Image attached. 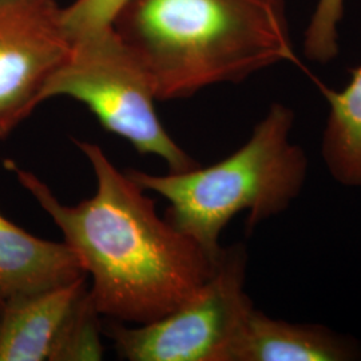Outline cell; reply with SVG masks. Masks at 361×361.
<instances>
[{
  "instance_id": "obj_5",
  "label": "cell",
  "mask_w": 361,
  "mask_h": 361,
  "mask_svg": "<svg viewBox=\"0 0 361 361\" xmlns=\"http://www.w3.org/2000/svg\"><path fill=\"white\" fill-rule=\"evenodd\" d=\"M245 276V247L222 249L207 283L178 308L134 326L113 320L106 335L125 360L226 361L233 338L253 308Z\"/></svg>"
},
{
  "instance_id": "obj_7",
  "label": "cell",
  "mask_w": 361,
  "mask_h": 361,
  "mask_svg": "<svg viewBox=\"0 0 361 361\" xmlns=\"http://www.w3.org/2000/svg\"><path fill=\"white\" fill-rule=\"evenodd\" d=\"M86 277L6 301L0 312V361H62L90 296Z\"/></svg>"
},
{
  "instance_id": "obj_12",
  "label": "cell",
  "mask_w": 361,
  "mask_h": 361,
  "mask_svg": "<svg viewBox=\"0 0 361 361\" xmlns=\"http://www.w3.org/2000/svg\"><path fill=\"white\" fill-rule=\"evenodd\" d=\"M126 0H75L63 8L65 26L73 40L111 26Z\"/></svg>"
},
{
  "instance_id": "obj_10",
  "label": "cell",
  "mask_w": 361,
  "mask_h": 361,
  "mask_svg": "<svg viewBox=\"0 0 361 361\" xmlns=\"http://www.w3.org/2000/svg\"><path fill=\"white\" fill-rule=\"evenodd\" d=\"M319 89L329 106L322 145L325 165L341 185L361 188V65L350 70L344 89L322 83Z\"/></svg>"
},
{
  "instance_id": "obj_6",
  "label": "cell",
  "mask_w": 361,
  "mask_h": 361,
  "mask_svg": "<svg viewBox=\"0 0 361 361\" xmlns=\"http://www.w3.org/2000/svg\"><path fill=\"white\" fill-rule=\"evenodd\" d=\"M71 47L56 0H0V140L43 104Z\"/></svg>"
},
{
  "instance_id": "obj_3",
  "label": "cell",
  "mask_w": 361,
  "mask_h": 361,
  "mask_svg": "<svg viewBox=\"0 0 361 361\" xmlns=\"http://www.w3.org/2000/svg\"><path fill=\"white\" fill-rule=\"evenodd\" d=\"M293 121L292 109L273 104L245 145L214 165L162 176L135 169L126 173L143 190L165 198V219L216 261L219 235L240 212H247L246 229L252 232L301 192L308 159L290 141Z\"/></svg>"
},
{
  "instance_id": "obj_4",
  "label": "cell",
  "mask_w": 361,
  "mask_h": 361,
  "mask_svg": "<svg viewBox=\"0 0 361 361\" xmlns=\"http://www.w3.org/2000/svg\"><path fill=\"white\" fill-rule=\"evenodd\" d=\"M56 97L86 104L109 133L126 140L140 154L159 157L171 173L200 166L162 126L149 74L111 26L73 40L42 101Z\"/></svg>"
},
{
  "instance_id": "obj_8",
  "label": "cell",
  "mask_w": 361,
  "mask_h": 361,
  "mask_svg": "<svg viewBox=\"0 0 361 361\" xmlns=\"http://www.w3.org/2000/svg\"><path fill=\"white\" fill-rule=\"evenodd\" d=\"M360 357L349 338L322 325L273 320L249 310L226 355V361H347Z\"/></svg>"
},
{
  "instance_id": "obj_9",
  "label": "cell",
  "mask_w": 361,
  "mask_h": 361,
  "mask_svg": "<svg viewBox=\"0 0 361 361\" xmlns=\"http://www.w3.org/2000/svg\"><path fill=\"white\" fill-rule=\"evenodd\" d=\"M87 276L63 243L35 237L0 213V298L3 304Z\"/></svg>"
},
{
  "instance_id": "obj_11",
  "label": "cell",
  "mask_w": 361,
  "mask_h": 361,
  "mask_svg": "<svg viewBox=\"0 0 361 361\" xmlns=\"http://www.w3.org/2000/svg\"><path fill=\"white\" fill-rule=\"evenodd\" d=\"M344 3L345 0H317L302 42L304 54L312 62L325 65L337 56Z\"/></svg>"
},
{
  "instance_id": "obj_1",
  "label": "cell",
  "mask_w": 361,
  "mask_h": 361,
  "mask_svg": "<svg viewBox=\"0 0 361 361\" xmlns=\"http://www.w3.org/2000/svg\"><path fill=\"white\" fill-rule=\"evenodd\" d=\"M97 178V192L77 205L61 202L32 171L4 168L55 222L91 277L101 316L140 325L178 308L207 283L216 261L193 238L161 219L147 192L94 142L74 140Z\"/></svg>"
},
{
  "instance_id": "obj_13",
  "label": "cell",
  "mask_w": 361,
  "mask_h": 361,
  "mask_svg": "<svg viewBox=\"0 0 361 361\" xmlns=\"http://www.w3.org/2000/svg\"><path fill=\"white\" fill-rule=\"evenodd\" d=\"M1 308H3V301H1V298H0V312H1Z\"/></svg>"
},
{
  "instance_id": "obj_2",
  "label": "cell",
  "mask_w": 361,
  "mask_h": 361,
  "mask_svg": "<svg viewBox=\"0 0 361 361\" xmlns=\"http://www.w3.org/2000/svg\"><path fill=\"white\" fill-rule=\"evenodd\" d=\"M111 27L149 74L157 101L301 65L285 0H126Z\"/></svg>"
}]
</instances>
